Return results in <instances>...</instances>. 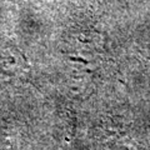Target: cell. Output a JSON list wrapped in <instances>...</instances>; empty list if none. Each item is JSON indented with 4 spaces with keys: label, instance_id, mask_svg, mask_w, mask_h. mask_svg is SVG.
<instances>
[{
    "label": "cell",
    "instance_id": "cell-1",
    "mask_svg": "<svg viewBox=\"0 0 150 150\" xmlns=\"http://www.w3.org/2000/svg\"><path fill=\"white\" fill-rule=\"evenodd\" d=\"M71 62H79V63H83V64H88V60L83 59V58H75V56H70L69 58Z\"/></svg>",
    "mask_w": 150,
    "mask_h": 150
},
{
    "label": "cell",
    "instance_id": "cell-2",
    "mask_svg": "<svg viewBox=\"0 0 150 150\" xmlns=\"http://www.w3.org/2000/svg\"><path fill=\"white\" fill-rule=\"evenodd\" d=\"M0 75H5V76H9V78H10V76H14V73L8 71V70L0 68Z\"/></svg>",
    "mask_w": 150,
    "mask_h": 150
}]
</instances>
